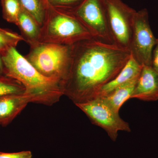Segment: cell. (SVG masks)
<instances>
[{
  "label": "cell",
  "mask_w": 158,
  "mask_h": 158,
  "mask_svg": "<svg viewBox=\"0 0 158 158\" xmlns=\"http://www.w3.org/2000/svg\"><path fill=\"white\" fill-rule=\"evenodd\" d=\"M131 56L129 50L94 38L74 44L63 86L64 95L75 104L96 98L102 87L118 75Z\"/></svg>",
  "instance_id": "1"
},
{
  "label": "cell",
  "mask_w": 158,
  "mask_h": 158,
  "mask_svg": "<svg viewBox=\"0 0 158 158\" xmlns=\"http://www.w3.org/2000/svg\"><path fill=\"white\" fill-rule=\"evenodd\" d=\"M2 58L4 74L23 86L24 94L31 98L32 102L52 106L64 95L59 82L41 74L16 48L9 49Z\"/></svg>",
  "instance_id": "2"
},
{
  "label": "cell",
  "mask_w": 158,
  "mask_h": 158,
  "mask_svg": "<svg viewBox=\"0 0 158 158\" xmlns=\"http://www.w3.org/2000/svg\"><path fill=\"white\" fill-rule=\"evenodd\" d=\"M45 3V15L38 42L70 46L94 38L72 13L55 9Z\"/></svg>",
  "instance_id": "3"
},
{
  "label": "cell",
  "mask_w": 158,
  "mask_h": 158,
  "mask_svg": "<svg viewBox=\"0 0 158 158\" xmlns=\"http://www.w3.org/2000/svg\"><path fill=\"white\" fill-rule=\"evenodd\" d=\"M30 46L26 59L41 74L59 82L63 89L70 68L71 45L37 42Z\"/></svg>",
  "instance_id": "4"
},
{
  "label": "cell",
  "mask_w": 158,
  "mask_h": 158,
  "mask_svg": "<svg viewBox=\"0 0 158 158\" xmlns=\"http://www.w3.org/2000/svg\"><path fill=\"white\" fill-rule=\"evenodd\" d=\"M102 1L114 44L130 50L137 11L122 0Z\"/></svg>",
  "instance_id": "5"
},
{
  "label": "cell",
  "mask_w": 158,
  "mask_h": 158,
  "mask_svg": "<svg viewBox=\"0 0 158 158\" xmlns=\"http://www.w3.org/2000/svg\"><path fill=\"white\" fill-rule=\"evenodd\" d=\"M75 105L93 124L104 130L112 141H116L119 131H131L129 123L123 120L119 113L114 111L103 98H96Z\"/></svg>",
  "instance_id": "6"
},
{
  "label": "cell",
  "mask_w": 158,
  "mask_h": 158,
  "mask_svg": "<svg viewBox=\"0 0 158 158\" xmlns=\"http://www.w3.org/2000/svg\"><path fill=\"white\" fill-rule=\"evenodd\" d=\"M68 11L85 26L94 39L114 44L102 0H85L76 8Z\"/></svg>",
  "instance_id": "7"
},
{
  "label": "cell",
  "mask_w": 158,
  "mask_h": 158,
  "mask_svg": "<svg viewBox=\"0 0 158 158\" xmlns=\"http://www.w3.org/2000/svg\"><path fill=\"white\" fill-rule=\"evenodd\" d=\"M156 40L150 26L147 9L137 11L129 49L131 56L142 66H151L152 51Z\"/></svg>",
  "instance_id": "8"
},
{
  "label": "cell",
  "mask_w": 158,
  "mask_h": 158,
  "mask_svg": "<svg viewBox=\"0 0 158 158\" xmlns=\"http://www.w3.org/2000/svg\"><path fill=\"white\" fill-rule=\"evenodd\" d=\"M131 98L144 101L158 100V73L151 66H142Z\"/></svg>",
  "instance_id": "9"
},
{
  "label": "cell",
  "mask_w": 158,
  "mask_h": 158,
  "mask_svg": "<svg viewBox=\"0 0 158 158\" xmlns=\"http://www.w3.org/2000/svg\"><path fill=\"white\" fill-rule=\"evenodd\" d=\"M31 102V98L24 93L0 97V125L5 127L11 123Z\"/></svg>",
  "instance_id": "10"
},
{
  "label": "cell",
  "mask_w": 158,
  "mask_h": 158,
  "mask_svg": "<svg viewBox=\"0 0 158 158\" xmlns=\"http://www.w3.org/2000/svg\"><path fill=\"white\" fill-rule=\"evenodd\" d=\"M142 66L131 56L129 60L122 70L115 78L102 87L98 93L96 98L107 96L122 85L134 79L138 78Z\"/></svg>",
  "instance_id": "11"
},
{
  "label": "cell",
  "mask_w": 158,
  "mask_h": 158,
  "mask_svg": "<svg viewBox=\"0 0 158 158\" xmlns=\"http://www.w3.org/2000/svg\"><path fill=\"white\" fill-rule=\"evenodd\" d=\"M16 26L24 40L29 45L39 42L41 27L31 15L22 7Z\"/></svg>",
  "instance_id": "12"
},
{
  "label": "cell",
  "mask_w": 158,
  "mask_h": 158,
  "mask_svg": "<svg viewBox=\"0 0 158 158\" xmlns=\"http://www.w3.org/2000/svg\"><path fill=\"white\" fill-rule=\"evenodd\" d=\"M138 78L117 88L107 96L101 98H104L114 111L119 113L122 106L131 98Z\"/></svg>",
  "instance_id": "13"
},
{
  "label": "cell",
  "mask_w": 158,
  "mask_h": 158,
  "mask_svg": "<svg viewBox=\"0 0 158 158\" xmlns=\"http://www.w3.org/2000/svg\"><path fill=\"white\" fill-rule=\"evenodd\" d=\"M22 7L37 21L40 27L44 20L46 4L44 0H19Z\"/></svg>",
  "instance_id": "14"
},
{
  "label": "cell",
  "mask_w": 158,
  "mask_h": 158,
  "mask_svg": "<svg viewBox=\"0 0 158 158\" xmlns=\"http://www.w3.org/2000/svg\"><path fill=\"white\" fill-rule=\"evenodd\" d=\"M24 40L21 35L10 30L0 28V56H4L12 48H16L20 41Z\"/></svg>",
  "instance_id": "15"
},
{
  "label": "cell",
  "mask_w": 158,
  "mask_h": 158,
  "mask_svg": "<svg viewBox=\"0 0 158 158\" xmlns=\"http://www.w3.org/2000/svg\"><path fill=\"white\" fill-rule=\"evenodd\" d=\"M2 16L6 21L16 25L22 6L19 0H1Z\"/></svg>",
  "instance_id": "16"
},
{
  "label": "cell",
  "mask_w": 158,
  "mask_h": 158,
  "mask_svg": "<svg viewBox=\"0 0 158 158\" xmlns=\"http://www.w3.org/2000/svg\"><path fill=\"white\" fill-rule=\"evenodd\" d=\"M24 87L19 82L11 77H0V97L24 93Z\"/></svg>",
  "instance_id": "17"
},
{
  "label": "cell",
  "mask_w": 158,
  "mask_h": 158,
  "mask_svg": "<svg viewBox=\"0 0 158 158\" xmlns=\"http://www.w3.org/2000/svg\"><path fill=\"white\" fill-rule=\"evenodd\" d=\"M51 7L65 11H70L82 4L85 0H44Z\"/></svg>",
  "instance_id": "18"
},
{
  "label": "cell",
  "mask_w": 158,
  "mask_h": 158,
  "mask_svg": "<svg viewBox=\"0 0 158 158\" xmlns=\"http://www.w3.org/2000/svg\"><path fill=\"white\" fill-rule=\"evenodd\" d=\"M32 152L30 151H23L17 152H0V158H32Z\"/></svg>",
  "instance_id": "19"
},
{
  "label": "cell",
  "mask_w": 158,
  "mask_h": 158,
  "mask_svg": "<svg viewBox=\"0 0 158 158\" xmlns=\"http://www.w3.org/2000/svg\"><path fill=\"white\" fill-rule=\"evenodd\" d=\"M151 66L158 73V39L152 51Z\"/></svg>",
  "instance_id": "20"
},
{
  "label": "cell",
  "mask_w": 158,
  "mask_h": 158,
  "mask_svg": "<svg viewBox=\"0 0 158 158\" xmlns=\"http://www.w3.org/2000/svg\"><path fill=\"white\" fill-rule=\"evenodd\" d=\"M3 75H5L4 74V65H3L2 56H0V77Z\"/></svg>",
  "instance_id": "21"
}]
</instances>
